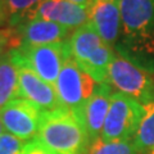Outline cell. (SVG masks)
<instances>
[{"instance_id": "12", "label": "cell", "mask_w": 154, "mask_h": 154, "mask_svg": "<svg viewBox=\"0 0 154 154\" xmlns=\"http://www.w3.org/2000/svg\"><path fill=\"white\" fill-rule=\"evenodd\" d=\"M19 68V98L37 105L44 112L63 108L54 86L25 67Z\"/></svg>"}, {"instance_id": "9", "label": "cell", "mask_w": 154, "mask_h": 154, "mask_svg": "<svg viewBox=\"0 0 154 154\" xmlns=\"http://www.w3.org/2000/svg\"><path fill=\"white\" fill-rule=\"evenodd\" d=\"M31 19L50 21L72 31L89 22V9L68 0H42L25 22Z\"/></svg>"}, {"instance_id": "2", "label": "cell", "mask_w": 154, "mask_h": 154, "mask_svg": "<svg viewBox=\"0 0 154 154\" xmlns=\"http://www.w3.org/2000/svg\"><path fill=\"white\" fill-rule=\"evenodd\" d=\"M35 140L57 154H86L90 145L82 122L66 108L42 113Z\"/></svg>"}, {"instance_id": "4", "label": "cell", "mask_w": 154, "mask_h": 154, "mask_svg": "<svg viewBox=\"0 0 154 154\" xmlns=\"http://www.w3.org/2000/svg\"><path fill=\"white\" fill-rule=\"evenodd\" d=\"M9 53L18 67L31 69L53 86L66 62L71 58L68 40L46 45H21Z\"/></svg>"}, {"instance_id": "19", "label": "cell", "mask_w": 154, "mask_h": 154, "mask_svg": "<svg viewBox=\"0 0 154 154\" xmlns=\"http://www.w3.org/2000/svg\"><path fill=\"white\" fill-rule=\"evenodd\" d=\"M27 141L9 132L0 135V154H21Z\"/></svg>"}, {"instance_id": "1", "label": "cell", "mask_w": 154, "mask_h": 154, "mask_svg": "<svg viewBox=\"0 0 154 154\" xmlns=\"http://www.w3.org/2000/svg\"><path fill=\"white\" fill-rule=\"evenodd\" d=\"M121 38L114 51L154 73V0H119Z\"/></svg>"}, {"instance_id": "10", "label": "cell", "mask_w": 154, "mask_h": 154, "mask_svg": "<svg viewBox=\"0 0 154 154\" xmlns=\"http://www.w3.org/2000/svg\"><path fill=\"white\" fill-rule=\"evenodd\" d=\"M89 22L105 44L116 49L122 28L119 0H93L89 8Z\"/></svg>"}, {"instance_id": "17", "label": "cell", "mask_w": 154, "mask_h": 154, "mask_svg": "<svg viewBox=\"0 0 154 154\" xmlns=\"http://www.w3.org/2000/svg\"><path fill=\"white\" fill-rule=\"evenodd\" d=\"M86 154H140L135 148L132 140L130 141H105L96 139L90 143Z\"/></svg>"}, {"instance_id": "13", "label": "cell", "mask_w": 154, "mask_h": 154, "mask_svg": "<svg viewBox=\"0 0 154 154\" xmlns=\"http://www.w3.org/2000/svg\"><path fill=\"white\" fill-rule=\"evenodd\" d=\"M16 28L21 45H46L54 42L67 41L71 36V30L58 23L44 21V19H31Z\"/></svg>"}, {"instance_id": "20", "label": "cell", "mask_w": 154, "mask_h": 154, "mask_svg": "<svg viewBox=\"0 0 154 154\" xmlns=\"http://www.w3.org/2000/svg\"><path fill=\"white\" fill-rule=\"evenodd\" d=\"M21 154H57L54 152H51L50 149L45 148L42 144H40L37 140L35 139H32V140L27 141L25 148H23V150Z\"/></svg>"}, {"instance_id": "23", "label": "cell", "mask_w": 154, "mask_h": 154, "mask_svg": "<svg viewBox=\"0 0 154 154\" xmlns=\"http://www.w3.org/2000/svg\"><path fill=\"white\" fill-rule=\"evenodd\" d=\"M4 130H5V128H4L3 123H2V119H0V135H2V134H4Z\"/></svg>"}, {"instance_id": "16", "label": "cell", "mask_w": 154, "mask_h": 154, "mask_svg": "<svg viewBox=\"0 0 154 154\" xmlns=\"http://www.w3.org/2000/svg\"><path fill=\"white\" fill-rule=\"evenodd\" d=\"M42 0H4L11 27L22 25Z\"/></svg>"}, {"instance_id": "11", "label": "cell", "mask_w": 154, "mask_h": 154, "mask_svg": "<svg viewBox=\"0 0 154 154\" xmlns=\"http://www.w3.org/2000/svg\"><path fill=\"white\" fill-rule=\"evenodd\" d=\"M112 94V88L107 82L99 84L95 93L75 113L82 122L86 132L89 135L90 143L99 139L102 135V130L110 105Z\"/></svg>"}, {"instance_id": "14", "label": "cell", "mask_w": 154, "mask_h": 154, "mask_svg": "<svg viewBox=\"0 0 154 154\" xmlns=\"http://www.w3.org/2000/svg\"><path fill=\"white\" fill-rule=\"evenodd\" d=\"M19 98V68L11 53L0 58V109Z\"/></svg>"}, {"instance_id": "8", "label": "cell", "mask_w": 154, "mask_h": 154, "mask_svg": "<svg viewBox=\"0 0 154 154\" xmlns=\"http://www.w3.org/2000/svg\"><path fill=\"white\" fill-rule=\"evenodd\" d=\"M44 110L28 102L18 98L0 109V119L7 132L30 141L36 137Z\"/></svg>"}, {"instance_id": "24", "label": "cell", "mask_w": 154, "mask_h": 154, "mask_svg": "<svg viewBox=\"0 0 154 154\" xmlns=\"http://www.w3.org/2000/svg\"><path fill=\"white\" fill-rule=\"evenodd\" d=\"M149 154H154V149H153V150H152L150 153H149Z\"/></svg>"}, {"instance_id": "22", "label": "cell", "mask_w": 154, "mask_h": 154, "mask_svg": "<svg viewBox=\"0 0 154 154\" xmlns=\"http://www.w3.org/2000/svg\"><path fill=\"white\" fill-rule=\"evenodd\" d=\"M68 2H71V3H73V4H77V5H81V7L89 9L90 5H91V3H93V0H68Z\"/></svg>"}, {"instance_id": "5", "label": "cell", "mask_w": 154, "mask_h": 154, "mask_svg": "<svg viewBox=\"0 0 154 154\" xmlns=\"http://www.w3.org/2000/svg\"><path fill=\"white\" fill-rule=\"evenodd\" d=\"M107 84L117 90V93L127 95L143 105L154 100L153 73L118 53H116L114 59L108 68Z\"/></svg>"}, {"instance_id": "6", "label": "cell", "mask_w": 154, "mask_h": 154, "mask_svg": "<svg viewBox=\"0 0 154 154\" xmlns=\"http://www.w3.org/2000/svg\"><path fill=\"white\" fill-rule=\"evenodd\" d=\"M144 113L143 104L122 93H113L100 139L105 141L132 140Z\"/></svg>"}, {"instance_id": "21", "label": "cell", "mask_w": 154, "mask_h": 154, "mask_svg": "<svg viewBox=\"0 0 154 154\" xmlns=\"http://www.w3.org/2000/svg\"><path fill=\"white\" fill-rule=\"evenodd\" d=\"M8 19V14L5 11V4H4V0H0V26L4 25Z\"/></svg>"}, {"instance_id": "3", "label": "cell", "mask_w": 154, "mask_h": 154, "mask_svg": "<svg viewBox=\"0 0 154 154\" xmlns=\"http://www.w3.org/2000/svg\"><path fill=\"white\" fill-rule=\"evenodd\" d=\"M71 58L98 84L107 82L108 68L116 51L108 46L90 22L79 27L68 38Z\"/></svg>"}, {"instance_id": "15", "label": "cell", "mask_w": 154, "mask_h": 154, "mask_svg": "<svg viewBox=\"0 0 154 154\" xmlns=\"http://www.w3.org/2000/svg\"><path fill=\"white\" fill-rule=\"evenodd\" d=\"M143 108L144 113L132 143L140 154H149L154 149V100Z\"/></svg>"}, {"instance_id": "18", "label": "cell", "mask_w": 154, "mask_h": 154, "mask_svg": "<svg viewBox=\"0 0 154 154\" xmlns=\"http://www.w3.org/2000/svg\"><path fill=\"white\" fill-rule=\"evenodd\" d=\"M19 37L14 27L0 28V58L4 57L12 49H17L19 46Z\"/></svg>"}, {"instance_id": "7", "label": "cell", "mask_w": 154, "mask_h": 154, "mask_svg": "<svg viewBox=\"0 0 154 154\" xmlns=\"http://www.w3.org/2000/svg\"><path fill=\"white\" fill-rule=\"evenodd\" d=\"M98 82L69 58L55 81L54 89L62 107L76 113L98 88Z\"/></svg>"}]
</instances>
